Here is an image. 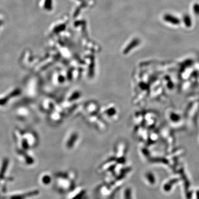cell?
<instances>
[{
	"label": "cell",
	"instance_id": "obj_1",
	"mask_svg": "<svg viewBox=\"0 0 199 199\" xmlns=\"http://www.w3.org/2000/svg\"><path fill=\"white\" fill-rule=\"evenodd\" d=\"M43 182L44 184H46L49 183L50 182V177H48V176H45L43 178Z\"/></svg>",
	"mask_w": 199,
	"mask_h": 199
}]
</instances>
